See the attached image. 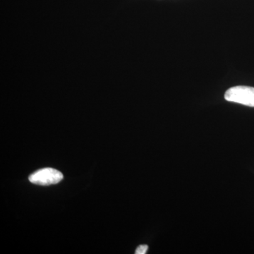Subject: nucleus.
Returning a JSON list of instances; mask_svg holds the SVG:
<instances>
[{
    "label": "nucleus",
    "mask_w": 254,
    "mask_h": 254,
    "mask_svg": "<svg viewBox=\"0 0 254 254\" xmlns=\"http://www.w3.org/2000/svg\"><path fill=\"white\" fill-rule=\"evenodd\" d=\"M63 175L58 170L53 168H44L38 170L29 177V181L32 184L43 186L56 185L61 182Z\"/></svg>",
    "instance_id": "f03ea898"
},
{
    "label": "nucleus",
    "mask_w": 254,
    "mask_h": 254,
    "mask_svg": "<svg viewBox=\"0 0 254 254\" xmlns=\"http://www.w3.org/2000/svg\"><path fill=\"white\" fill-rule=\"evenodd\" d=\"M225 99L254 108V88L245 86L232 87L225 93Z\"/></svg>",
    "instance_id": "f257e3e1"
},
{
    "label": "nucleus",
    "mask_w": 254,
    "mask_h": 254,
    "mask_svg": "<svg viewBox=\"0 0 254 254\" xmlns=\"http://www.w3.org/2000/svg\"><path fill=\"white\" fill-rule=\"evenodd\" d=\"M148 250V245H140L137 247L135 254H145Z\"/></svg>",
    "instance_id": "7ed1b4c3"
}]
</instances>
